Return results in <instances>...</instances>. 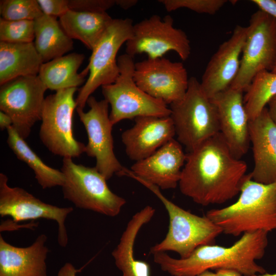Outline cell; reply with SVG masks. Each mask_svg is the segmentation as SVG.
Wrapping results in <instances>:
<instances>
[{
    "label": "cell",
    "instance_id": "18",
    "mask_svg": "<svg viewBox=\"0 0 276 276\" xmlns=\"http://www.w3.org/2000/svg\"><path fill=\"white\" fill-rule=\"evenodd\" d=\"M133 127L121 135L128 157L136 162L149 156L174 139V126L170 116H143L134 119Z\"/></svg>",
    "mask_w": 276,
    "mask_h": 276
},
{
    "label": "cell",
    "instance_id": "8",
    "mask_svg": "<svg viewBox=\"0 0 276 276\" xmlns=\"http://www.w3.org/2000/svg\"><path fill=\"white\" fill-rule=\"evenodd\" d=\"M77 87L60 89L44 99L39 132L41 141L53 154L63 158L77 157L85 152L86 145L73 135V117L77 108Z\"/></svg>",
    "mask_w": 276,
    "mask_h": 276
},
{
    "label": "cell",
    "instance_id": "7",
    "mask_svg": "<svg viewBox=\"0 0 276 276\" xmlns=\"http://www.w3.org/2000/svg\"><path fill=\"white\" fill-rule=\"evenodd\" d=\"M119 75L113 83L102 86L104 99L110 105L109 118L113 125L124 119L139 117H168L171 110L164 102L142 90L133 79V57L124 54L117 59Z\"/></svg>",
    "mask_w": 276,
    "mask_h": 276
},
{
    "label": "cell",
    "instance_id": "20",
    "mask_svg": "<svg viewBox=\"0 0 276 276\" xmlns=\"http://www.w3.org/2000/svg\"><path fill=\"white\" fill-rule=\"evenodd\" d=\"M249 136L252 144L254 167L249 173L255 181L269 184L276 182V125L266 107L249 121Z\"/></svg>",
    "mask_w": 276,
    "mask_h": 276
},
{
    "label": "cell",
    "instance_id": "37",
    "mask_svg": "<svg viewBox=\"0 0 276 276\" xmlns=\"http://www.w3.org/2000/svg\"><path fill=\"white\" fill-rule=\"evenodd\" d=\"M12 125V120L10 117L5 112H0V128L1 130L7 129Z\"/></svg>",
    "mask_w": 276,
    "mask_h": 276
},
{
    "label": "cell",
    "instance_id": "42",
    "mask_svg": "<svg viewBox=\"0 0 276 276\" xmlns=\"http://www.w3.org/2000/svg\"><path fill=\"white\" fill-rule=\"evenodd\" d=\"M272 73L276 74V63L273 68V70L271 71Z\"/></svg>",
    "mask_w": 276,
    "mask_h": 276
},
{
    "label": "cell",
    "instance_id": "25",
    "mask_svg": "<svg viewBox=\"0 0 276 276\" xmlns=\"http://www.w3.org/2000/svg\"><path fill=\"white\" fill-rule=\"evenodd\" d=\"M113 19L106 12L69 10L59 17V21L68 36L80 40L92 50Z\"/></svg>",
    "mask_w": 276,
    "mask_h": 276
},
{
    "label": "cell",
    "instance_id": "12",
    "mask_svg": "<svg viewBox=\"0 0 276 276\" xmlns=\"http://www.w3.org/2000/svg\"><path fill=\"white\" fill-rule=\"evenodd\" d=\"M47 89L38 75L19 77L1 85V111L10 117L12 126L24 140L41 121Z\"/></svg>",
    "mask_w": 276,
    "mask_h": 276
},
{
    "label": "cell",
    "instance_id": "10",
    "mask_svg": "<svg viewBox=\"0 0 276 276\" xmlns=\"http://www.w3.org/2000/svg\"><path fill=\"white\" fill-rule=\"evenodd\" d=\"M130 18H115L91 50L87 66V80L79 90L77 108H84L88 98L100 86L115 82L119 75L117 53L123 43L132 36L133 25Z\"/></svg>",
    "mask_w": 276,
    "mask_h": 276
},
{
    "label": "cell",
    "instance_id": "9",
    "mask_svg": "<svg viewBox=\"0 0 276 276\" xmlns=\"http://www.w3.org/2000/svg\"><path fill=\"white\" fill-rule=\"evenodd\" d=\"M276 63V19L259 10L247 27L238 73L229 87L245 91L254 77Z\"/></svg>",
    "mask_w": 276,
    "mask_h": 276
},
{
    "label": "cell",
    "instance_id": "26",
    "mask_svg": "<svg viewBox=\"0 0 276 276\" xmlns=\"http://www.w3.org/2000/svg\"><path fill=\"white\" fill-rule=\"evenodd\" d=\"M35 47L43 63L63 56L73 48V41L56 17L43 14L34 20Z\"/></svg>",
    "mask_w": 276,
    "mask_h": 276
},
{
    "label": "cell",
    "instance_id": "33",
    "mask_svg": "<svg viewBox=\"0 0 276 276\" xmlns=\"http://www.w3.org/2000/svg\"><path fill=\"white\" fill-rule=\"evenodd\" d=\"M44 14L60 17L70 9L67 0H37Z\"/></svg>",
    "mask_w": 276,
    "mask_h": 276
},
{
    "label": "cell",
    "instance_id": "30",
    "mask_svg": "<svg viewBox=\"0 0 276 276\" xmlns=\"http://www.w3.org/2000/svg\"><path fill=\"white\" fill-rule=\"evenodd\" d=\"M35 38L34 20L0 19V40L9 43L32 42Z\"/></svg>",
    "mask_w": 276,
    "mask_h": 276
},
{
    "label": "cell",
    "instance_id": "1",
    "mask_svg": "<svg viewBox=\"0 0 276 276\" xmlns=\"http://www.w3.org/2000/svg\"><path fill=\"white\" fill-rule=\"evenodd\" d=\"M246 170L219 132L186 154L178 185L198 204H220L240 193Z\"/></svg>",
    "mask_w": 276,
    "mask_h": 276
},
{
    "label": "cell",
    "instance_id": "38",
    "mask_svg": "<svg viewBox=\"0 0 276 276\" xmlns=\"http://www.w3.org/2000/svg\"><path fill=\"white\" fill-rule=\"evenodd\" d=\"M216 276H242L238 271L228 269H219L216 270Z\"/></svg>",
    "mask_w": 276,
    "mask_h": 276
},
{
    "label": "cell",
    "instance_id": "13",
    "mask_svg": "<svg viewBox=\"0 0 276 276\" xmlns=\"http://www.w3.org/2000/svg\"><path fill=\"white\" fill-rule=\"evenodd\" d=\"M86 104L90 109L84 112L77 108L80 121L86 130L88 142L85 153L96 159L95 168L106 180L117 174L124 168L115 155L112 135L113 125L108 113V102L98 101L90 96Z\"/></svg>",
    "mask_w": 276,
    "mask_h": 276
},
{
    "label": "cell",
    "instance_id": "5",
    "mask_svg": "<svg viewBox=\"0 0 276 276\" xmlns=\"http://www.w3.org/2000/svg\"><path fill=\"white\" fill-rule=\"evenodd\" d=\"M169 108L177 141L188 152L220 132L216 108L194 77L183 98Z\"/></svg>",
    "mask_w": 276,
    "mask_h": 276
},
{
    "label": "cell",
    "instance_id": "17",
    "mask_svg": "<svg viewBox=\"0 0 276 276\" xmlns=\"http://www.w3.org/2000/svg\"><path fill=\"white\" fill-rule=\"evenodd\" d=\"M246 34L247 27L236 26L230 38L219 46L209 61L200 84L209 98L228 88L236 78Z\"/></svg>",
    "mask_w": 276,
    "mask_h": 276
},
{
    "label": "cell",
    "instance_id": "41",
    "mask_svg": "<svg viewBox=\"0 0 276 276\" xmlns=\"http://www.w3.org/2000/svg\"><path fill=\"white\" fill-rule=\"evenodd\" d=\"M252 276H276V272L274 273H268L265 272L263 274H255Z\"/></svg>",
    "mask_w": 276,
    "mask_h": 276
},
{
    "label": "cell",
    "instance_id": "24",
    "mask_svg": "<svg viewBox=\"0 0 276 276\" xmlns=\"http://www.w3.org/2000/svg\"><path fill=\"white\" fill-rule=\"evenodd\" d=\"M85 59L83 54L70 53L43 63L38 76L48 89L57 91L77 87L84 82L89 73L86 66L80 73L78 70Z\"/></svg>",
    "mask_w": 276,
    "mask_h": 276
},
{
    "label": "cell",
    "instance_id": "40",
    "mask_svg": "<svg viewBox=\"0 0 276 276\" xmlns=\"http://www.w3.org/2000/svg\"><path fill=\"white\" fill-rule=\"evenodd\" d=\"M197 276H216V273L210 270L205 271Z\"/></svg>",
    "mask_w": 276,
    "mask_h": 276
},
{
    "label": "cell",
    "instance_id": "32",
    "mask_svg": "<svg viewBox=\"0 0 276 276\" xmlns=\"http://www.w3.org/2000/svg\"><path fill=\"white\" fill-rule=\"evenodd\" d=\"M116 4L114 0H71L70 10L95 13H104Z\"/></svg>",
    "mask_w": 276,
    "mask_h": 276
},
{
    "label": "cell",
    "instance_id": "4",
    "mask_svg": "<svg viewBox=\"0 0 276 276\" xmlns=\"http://www.w3.org/2000/svg\"><path fill=\"white\" fill-rule=\"evenodd\" d=\"M123 176L137 181L159 198L169 218L168 232L165 238L150 248V253L173 251L180 258L188 257L199 246L212 244L221 233L222 229L205 215L199 216L179 207L167 198L160 188L135 175L125 168Z\"/></svg>",
    "mask_w": 276,
    "mask_h": 276
},
{
    "label": "cell",
    "instance_id": "16",
    "mask_svg": "<svg viewBox=\"0 0 276 276\" xmlns=\"http://www.w3.org/2000/svg\"><path fill=\"white\" fill-rule=\"evenodd\" d=\"M243 93L229 87L211 99L217 110L220 133L233 154L238 159L247 153L250 143L249 119Z\"/></svg>",
    "mask_w": 276,
    "mask_h": 276
},
{
    "label": "cell",
    "instance_id": "34",
    "mask_svg": "<svg viewBox=\"0 0 276 276\" xmlns=\"http://www.w3.org/2000/svg\"><path fill=\"white\" fill-rule=\"evenodd\" d=\"M262 11L267 13L276 19V1L252 0Z\"/></svg>",
    "mask_w": 276,
    "mask_h": 276
},
{
    "label": "cell",
    "instance_id": "21",
    "mask_svg": "<svg viewBox=\"0 0 276 276\" xmlns=\"http://www.w3.org/2000/svg\"><path fill=\"white\" fill-rule=\"evenodd\" d=\"M47 236L39 235L30 246L20 247L0 235V276H48Z\"/></svg>",
    "mask_w": 276,
    "mask_h": 276
},
{
    "label": "cell",
    "instance_id": "23",
    "mask_svg": "<svg viewBox=\"0 0 276 276\" xmlns=\"http://www.w3.org/2000/svg\"><path fill=\"white\" fill-rule=\"evenodd\" d=\"M43 63L34 42H0V85L22 76H37Z\"/></svg>",
    "mask_w": 276,
    "mask_h": 276
},
{
    "label": "cell",
    "instance_id": "14",
    "mask_svg": "<svg viewBox=\"0 0 276 276\" xmlns=\"http://www.w3.org/2000/svg\"><path fill=\"white\" fill-rule=\"evenodd\" d=\"M8 178L0 173V215L10 216L13 222L46 219L58 224L57 240L64 247L68 243L65 220L73 211L72 207H59L42 201L20 187H11Z\"/></svg>",
    "mask_w": 276,
    "mask_h": 276
},
{
    "label": "cell",
    "instance_id": "19",
    "mask_svg": "<svg viewBox=\"0 0 276 276\" xmlns=\"http://www.w3.org/2000/svg\"><path fill=\"white\" fill-rule=\"evenodd\" d=\"M186 154L174 139L145 159L136 162L131 171L136 176L163 190L178 185Z\"/></svg>",
    "mask_w": 276,
    "mask_h": 276
},
{
    "label": "cell",
    "instance_id": "11",
    "mask_svg": "<svg viewBox=\"0 0 276 276\" xmlns=\"http://www.w3.org/2000/svg\"><path fill=\"white\" fill-rule=\"evenodd\" d=\"M171 51L185 61L190 55L191 46L186 33L173 27L169 15L162 18L154 14L133 25L132 37L126 42V54L133 57L146 53L148 58H162Z\"/></svg>",
    "mask_w": 276,
    "mask_h": 276
},
{
    "label": "cell",
    "instance_id": "27",
    "mask_svg": "<svg viewBox=\"0 0 276 276\" xmlns=\"http://www.w3.org/2000/svg\"><path fill=\"white\" fill-rule=\"evenodd\" d=\"M7 131V142L9 148L18 159L25 162L33 171L36 179L42 189L63 185L65 177L61 171L45 164L12 126Z\"/></svg>",
    "mask_w": 276,
    "mask_h": 276
},
{
    "label": "cell",
    "instance_id": "36",
    "mask_svg": "<svg viewBox=\"0 0 276 276\" xmlns=\"http://www.w3.org/2000/svg\"><path fill=\"white\" fill-rule=\"evenodd\" d=\"M268 112L269 116L276 125V95L271 98L268 102Z\"/></svg>",
    "mask_w": 276,
    "mask_h": 276
},
{
    "label": "cell",
    "instance_id": "3",
    "mask_svg": "<svg viewBox=\"0 0 276 276\" xmlns=\"http://www.w3.org/2000/svg\"><path fill=\"white\" fill-rule=\"evenodd\" d=\"M205 216L222 233L234 236L276 229V182H258L246 174L237 200L223 208L212 209Z\"/></svg>",
    "mask_w": 276,
    "mask_h": 276
},
{
    "label": "cell",
    "instance_id": "22",
    "mask_svg": "<svg viewBox=\"0 0 276 276\" xmlns=\"http://www.w3.org/2000/svg\"><path fill=\"white\" fill-rule=\"evenodd\" d=\"M155 211L153 207L147 205L136 213L128 222L119 244L111 253L123 276H150L148 263L135 258L134 245L139 232L151 220Z\"/></svg>",
    "mask_w": 276,
    "mask_h": 276
},
{
    "label": "cell",
    "instance_id": "39",
    "mask_svg": "<svg viewBox=\"0 0 276 276\" xmlns=\"http://www.w3.org/2000/svg\"><path fill=\"white\" fill-rule=\"evenodd\" d=\"M137 3L136 0H116V4L124 10H127Z\"/></svg>",
    "mask_w": 276,
    "mask_h": 276
},
{
    "label": "cell",
    "instance_id": "15",
    "mask_svg": "<svg viewBox=\"0 0 276 276\" xmlns=\"http://www.w3.org/2000/svg\"><path fill=\"white\" fill-rule=\"evenodd\" d=\"M133 79L142 90L167 105L183 98L189 81L182 62L164 57L135 63Z\"/></svg>",
    "mask_w": 276,
    "mask_h": 276
},
{
    "label": "cell",
    "instance_id": "35",
    "mask_svg": "<svg viewBox=\"0 0 276 276\" xmlns=\"http://www.w3.org/2000/svg\"><path fill=\"white\" fill-rule=\"evenodd\" d=\"M78 271L72 264L66 263L60 269L57 276H76Z\"/></svg>",
    "mask_w": 276,
    "mask_h": 276
},
{
    "label": "cell",
    "instance_id": "31",
    "mask_svg": "<svg viewBox=\"0 0 276 276\" xmlns=\"http://www.w3.org/2000/svg\"><path fill=\"white\" fill-rule=\"evenodd\" d=\"M168 12L187 8L198 13L213 15L226 3V0H160Z\"/></svg>",
    "mask_w": 276,
    "mask_h": 276
},
{
    "label": "cell",
    "instance_id": "6",
    "mask_svg": "<svg viewBox=\"0 0 276 276\" xmlns=\"http://www.w3.org/2000/svg\"><path fill=\"white\" fill-rule=\"evenodd\" d=\"M61 171L65 180L61 186L64 199L81 209L115 217L126 200L113 193L106 179L94 167L75 164L71 158H63Z\"/></svg>",
    "mask_w": 276,
    "mask_h": 276
},
{
    "label": "cell",
    "instance_id": "2",
    "mask_svg": "<svg viewBox=\"0 0 276 276\" xmlns=\"http://www.w3.org/2000/svg\"><path fill=\"white\" fill-rule=\"evenodd\" d=\"M268 232L246 233L233 245L208 244L197 248L187 258L174 259L165 252L153 254L154 261L172 276H197L210 270L228 269L243 276L263 274L265 269L256 261L262 258L268 245Z\"/></svg>",
    "mask_w": 276,
    "mask_h": 276
},
{
    "label": "cell",
    "instance_id": "29",
    "mask_svg": "<svg viewBox=\"0 0 276 276\" xmlns=\"http://www.w3.org/2000/svg\"><path fill=\"white\" fill-rule=\"evenodd\" d=\"M0 13L9 20H35L43 14L37 0H1Z\"/></svg>",
    "mask_w": 276,
    "mask_h": 276
},
{
    "label": "cell",
    "instance_id": "28",
    "mask_svg": "<svg viewBox=\"0 0 276 276\" xmlns=\"http://www.w3.org/2000/svg\"><path fill=\"white\" fill-rule=\"evenodd\" d=\"M245 92L244 104L249 121L256 118L276 95V74L267 71L260 72Z\"/></svg>",
    "mask_w": 276,
    "mask_h": 276
}]
</instances>
